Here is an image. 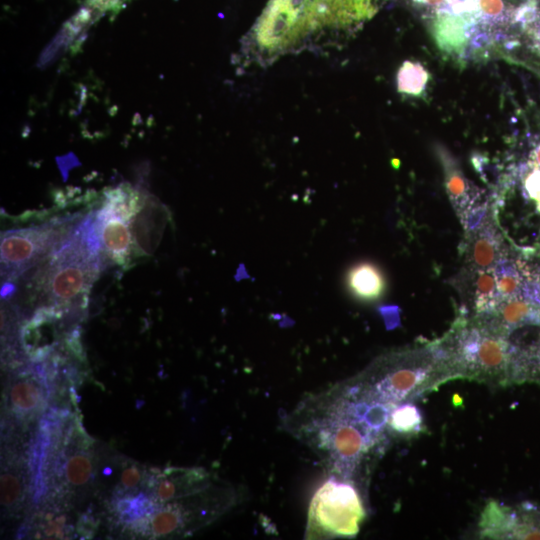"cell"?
<instances>
[{
	"label": "cell",
	"instance_id": "484cf974",
	"mask_svg": "<svg viewBox=\"0 0 540 540\" xmlns=\"http://www.w3.org/2000/svg\"><path fill=\"white\" fill-rule=\"evenodd\" d=\"M446 1L447 0H415L416 3L427 8L437 10L438 12L439 9L445 5Z\"/></svg>",
	"mask_w": 540,
	"mask_h": 540
},
{
	"label": "cell",
	"instance_id": "9a60e30c",
	"mask_svg": "<svg viewBox=\"0 0 540 540\" xmlns=\"http://www.w3.org/2000/svg\"><path fill=\"white\" fill-rule=\"evenodd\" d=\"M501 296L492 269H482L476 280V308L479 313H491L497 309Z\"/></svg>",
	"mask_w": 540,
	"mask_h": 540
},
{
	"label": "cell",
	"instance_id": "d4e9b609",
	"mask_svg": "<svg viewBox=\"0 0 540 540\" xmlns=\"http://www.w3.org/2000/svg\"><path fill=\"white\" fill-rule=\"evenodd\" d=\"M528 166L540 167V143H538L530 152Z\"/></svg>",
	"mask_w": 540,
	"mask_h": 540
},
{
	"label": "cell",
	"instance_id": "30bf717a",
	"mask_svg": "<svg viewBox=\"0 0 540 540\" xmlns=\"http://www.w3.org/2000/svg\"><path fill=\"white\" fill-rule=\"evenodd\" d=\"M346 285L352 296L360 301L372 302L382 297L386 281L382 271L371 262L353 265L346 275Z\"/></svg>",
	"mask_w": 540,
	"mask_h": 540
},
{
	"label": "cell",
	"instance_id": "8fae6325",
	"mask_svg": "<svg viewBox=\"0 0 540 540\" xmlns=\"http://www.w3.org/2000/svg\"><path fill=\"white\" fill-rule=\"evenodd\" d=\"M502 538L540 539V508L530 503L504 506Z\"/></svg>",
	"mask_w": 540,
	"mask_h": 540
},
{
	"label": "cell",
	"instance_id": "603a6c76",
	"mask_svg": "<svg viewBox=\"0 0 540 540\" xmlns=\"http://www.w3.org/2000/svg\"><path fill=\"white\" fill-rule=\"evenodd\" d=\"M526 382L540 385V339L538 340L527 365Z\"/></svg>",
	"mask_w": 540,
	"mask_h": 540
},
{
	"label": "cell",
	"instance_id": "7a4b0ae2",
	"mask_svg": "<svg viewBox=\"0 0 540 540\" xmlns=\"http://www.w3.org/2000/svg\"><path fill=\"white\" fill-rule=\"evenodd\" d=\"M101 252L93 217L88 216L48 257L41 274L44 296L52 306L68 308L84 300L101 270Z\"/></svg>",
	"mask_w": 540,
	"mask_h": 540
},
{
	"label": "cell",
	"instance_id": "7402d4cb",
	"mask_svg": "<svg viewBox=\"0 0 540 540\" xmlns=\"http://www.w3.org/2000/svg\"><path fill=\"white\" fill-rule=\"evenodd\" d=\"M519 294L522 299L540 307V278H529L522 282Z\"/></svg>",
	"mask_w": 540,
	"mask_h": 540
},
{
	"label": "cell",
	"instance_id": "ffe728a7",
	"mask_svg": "<svg viewBox=\"0 0 540 540\" xmlns=\"http://www.w3.org/2000/svg\"><path fill=\"white\" fill-rule=\"evenodd\" d=\"M126 0H87L81 11L90 21L108 11H114Z\"/></svg>",
	"mask_w": 540,
	"mask_h": 540
},
{
	"label": "cell",
	"instance_id": "ba28073f",
	"mask_svg": "<svg viewBox=\"0 0 540 540\" xmlns=\"http://www.w3.org/2000/svg\"><path fill=\"white\" fill-rule=\"evenodd\" d=\"M47 377L40 369L18 374L12 381L8 401L12 412L19 417L34 416L44 408L49 397Z\"/></svg>",
	"mask_w": 540,
	"mask_h": 540
},
{
	"label": "cell",
	"instance_id": "4fadbf2b",
	"mask_svg": "<svg viewBox=\"0 0 540 540\" xmlns=\"http://www.w3.org/2000/svg\"><path fill=\"white\" fill-rule=\"evenodd\" d=\"M427 69L416 61H405L397 73V88L400 93L409 96H421L429 82Z\"/></svg>",
	"mask_w": 540,
	"mask_h": 540
},
{
	"label": "cell",
	"instance_id": "ac0fdd59",
	"mask_svg": "<svg viewBox=\"0 0 540 540\" xmlns=\"http://www.w3.org/2000/svg\"><path fill=\"white\" fill-rule=\"evenodd\" d=\"M22 483L14 471H5L1 476V503L12 508L20 503L22 497Z\"/></svg>",
	"mask_w": 540,
	"mask_h": 540
},
{
	"label": "cell",
	"instance_id": "6da1fadb",
	"mask_svg": "<svg viewBox=\"0 0 540 540\" xmlns=\"http://www.w3.org/2000/svg\"><path fill=\"white\" fill-rule=\"evenodd\" d=\"M378 0H269L256 27L258 44L269 52L286 48L324 27L344 28L373 16Z\"/></svg>",
	"mask_w": 540,
	"mask_h": 540
},
{
	"label": "cell",
	"instance_id": "277c9868",
	"mask_svg": "<svg viewBox=\"0 0 540 540\" xmlns=\"http://www.w3.org/2000/svg\"><path fill=\"white\" fill-rule=\"evenodd\" d=\"M81 222L79 215L65 216L2 234V277L14 280L47 259L66 242Z\"/></svg>",
	"mask_w": 540,
	"mask_h": 540
},
{
	"label": "cell",
	"instance_id": "cb8c5ba5",
	"mask_svg": "<svg viewBox=\"0 0 540 540\" xmlns=\"http://www.w3.org/2000/svg\"><path fill=\"white\" fill-rule=\"evenodd\" d=\"M531 23V35L533 36V42L538 51H540V13L535 14Z\"/></svg>",
	"mask_w": 540,
	"mask_h": 540
},
{
	"label": "cell",
	"instance_id": "9c48e42d",
	"mask_svg": "<svg viewBox=\"0 0 540 540\" xmlns=\"http://www.w3.org/2000/svg\"><path fill=\"white\" fill-rule=\"evenodd\" d=\"M438 155L444 168L447 194L458 214L477 203L480 193L465 177L452 155L438 147Z\"/></svg>",
	"mask_w": 540,
	"mask_h": 540
},
{
	"label": "cell",
	"instance_id": "2e32d148",
	"mask_svg": "<svg viewBox=\"0 0 540 540\" xmlns=\"http://www.w3.org/2000/svg\"><path fill=\"white\" fill-rule=\"evenodd\" d=\"M494 273L501 299H510L519 294L522 285L521 276L511 260L506 258L498 259L494 267Z\"/></svg>",
	"mask_w": 540,
	"mask_h": 540
},
{
	"label": "cell",
	"instance_id": "44dd1931",
	"mask_svg": "<svg viewBox=\"0 0 540 540\" xmlns=\"http://www.w3.org/2000/svg\"><path fill=\"white\" fill-rule=\"evenodd\" d=\"M524 181V189L527 196L533 200L540 211V167H531Z\"/></svg>",
	"mask_w": 540,
	"mask_h": 540
},
{
	"label": "cell",
	"instance_id": "8992f818",
	"mask_svg": "<svg viewBox=\"0 0 540 540\" xmlns=\"http://www.w3.org/2000/svg\"><path fill=\"white\" fill-rule=\"evenodd\" d=\"M64 451L54 463V472L68 488H83L92 479L93 458L87 449L91 440L78 428H71L65 436Z\"/></svg>",
	"mask_w": 540,
	"mask_h": 540
},
{
	"label": "cell",
	"instance_id": "52a82bcc",
	"mask_svg": "<svg viewBox=\"0 0 540 540\" xmlns=\"http://www.w3.org/2000/svg\"><path fill=\"white\" fill-rule=\"evenodd\" d=\"M93 221L102 251L120 265L127 263L134 252L130 221L103 207Z\"/></svg>",
	"mask_w": 540,
	"mask_h": 540
},
{
	"label": "cell",
	"instance_id": "5bb4252c",
	"mask_svg": "<svg viewBox=\"0 0 540 540\" xmlns=\"http://www.w3.org/2000/svg\"><path fill=\"white\" fill-rule=\"evenodd\" d=\"M422 430V414L412 402L403 403L391 412L388 421L389 436L415 434Z\"/></svg>",
	"mask_w": 540,
	"mask_h": 540
},
{
	"label": "cell",
	"instance_id": "7c38bea8",
	"mask_svg": "<svg viewBox=\"0 0 540 540\" xmlns=\"http://www.w3.org/2000/svg\"><path fill=\"white\" fill-rule=\"evenodd\" d=\"M500 239L492 225H483L473 243L472 260L481 268H490L496 261L500 249Z\"/></svg>",
	"mask_w": 540,
	"mask_h": 540
},
{
	"label": "cell",
	"instance_id": "d6986e66",
	"mask_svg": "<svg viewBox=\"0 0 540 540\" xmlns=\"http://www.w3.org/2000/svg\"><path fill=\"white\" fill-rule=\"evenodd\" d=\"M488 211L487 203H475L462 213L464 229L467 232H476L483 225Z\"/></svg>",
	"mask_w": 540,
	"mask_h": 540
},
{
	"label": "cell",
	"instance_id": "5b68a950",
	"mask_svg": "<svg viewBox=\"0 0 540 540\" xmlns=\"http://www.w3.org/2000/svg\"><path fill=\"white\" fill-rule=\"evenodd\" d=\"M215 480L201 467H167L152 472L146 481L150 496L157 503H166L200 493L211 486Z\"/></svg>",
	"mask_w": 540,
	"mask_h": 540
},
{
	"label": "cell",
	"instance_id": "e0dca14e",
	"mask_svg": "<svg viewBox=\"0 0 540 540\" xmlns=\"http://www.w3.org/2000/svg\"><path fill=\"white\" fill-rule=\"evenodd\" d=\"M145 472L139 464H124L119 483L116 485L115 497L138 493V488L147 480Z\"/></svg>",
	"mask_w": 540,
	"mask_h": 540
},
{
	"label": "cell",
	"instance_id": "3957f363",
	"mask_svg": "<svg viewBox=\"0 0 540 540\" xmlns=\"http://www.w3.org/2000/svg\"><path fill=\"white\" fill-rule=\"evenodd\" d=\"M366 513L361 497L349 480L332 478L324 482L312 497L306 526V538L354 537Z\"/></svg>",
	"mask_w": 540,
	"mask_h": 540
}]
</instances>
